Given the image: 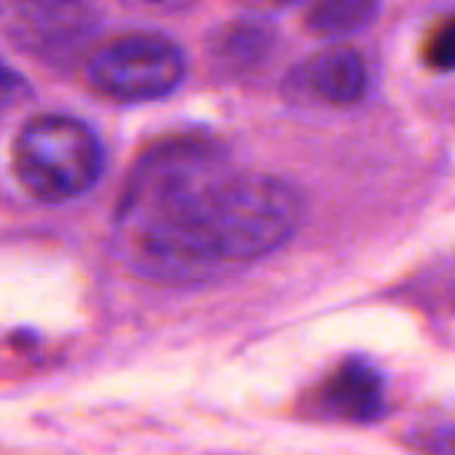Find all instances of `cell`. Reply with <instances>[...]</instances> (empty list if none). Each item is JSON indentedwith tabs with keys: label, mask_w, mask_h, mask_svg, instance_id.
<instances>
[{
	"label": "cell",
	"mask_w": 455,
	"mask_h": 455,
	"mask_svg": "<svg viewBox=\"0 0 455 455\" xmlns=\"http://www.w3.org/2000/svg\"><path fill=\"white\" fill-rule=\"evenodd\" d=\"M300 222L303 201L290 182L234 169L217 142L201 137H172L140 156L116 212L126 260L158 282L260 260Z\"/></svg>",
	"instance_id": "obj_1"
},
{
	"label": "cell",
	"mask_w": 455,
	"mask_h": 455,
	"mask_svg": "<svg viewBox=\"0 0 455 455\" xmlns=\"http://www.w3.org/2000/svg\"><path fill=\"white\" fill-rule=\"evenodd\" d=\"M105 153L94 132L70 116H38L14 142V172L41 201H70L102 177Z\"/></svg>",
	"instance_id": "obj_2"
},
{
	"label": "cell",
	"mask_w": 455,
	"mask_h": 455,
	"mask_svg": "<svg viewBox=\"0 0 455 455\" xmlns=\"http://www.w3.org/2000/svg\"><path fill=\"white\" fill-rule=\"evenodd\" d=\"M185 78L180 46L158 33H126L92 52L86 81L116 102H150L172 94Z\"/></svg>",
	"instance_id": "obj_3"
},
{
	"label": "cell",
	"mask_w": 455,
	"mask_h": 455,
	"mask_svg": "<svg viewBox=\"0 0 455 455\" xmlns=\"http://www.w3.org/2000/svg\"><path fill=\"white\" fill-rule=\"evenodd\" d=\"M97 28L89 0H0V36L49 65L73 62Z\"/></svg>",
	"instance_id": "obj_4"
},
{
	"label": "cell",
	"mask_w": 455,
	"mask_h": 455,
	"mask_svg": "<svg viewBox=\"0 0 455 455\" xmlns=\"http://www.w3.org/2000/svg\"><path fill=\"white\" fill-rule=\"evenodd\" d=\"M322 402L338 418L367 423L386 410V380L370 362L348 359L324 383Z\"/></svg>",
	"instance_id": "obj_5"
},
{
	"label": "cell",
	"mask_w": 455,
	"mask_h": 455,
	"mask_svg": "<svg viewBox=\"0 0 455 455\" xmlns=\"http://www.w3.org/2000/svg\"><path fill=\"white\" fill-rule=\"evenodd\" d=\"M306 89L327 105H354L367 92V62L348 46H330L303 65Z\"/></svg>",
	"instance_id": "obj_6"
},
{
	"label": "cell",
	"mask_w": 455,
	"mask_h": 455,
	"mask_svg": "<svg viewBox=\"0 0 455 455\" xmlns=\"http://www.w3.org/2000/svg\"><path fill=\"white\" fill-rule=\"evenodd\" d=\"M271 49H274V33L260 22H231L214 36L209 46L212 57L220 65L234 70H247L252 65H260Z\"/></svg>",
	"instance_id": "obj_7"
},
{
	"label": "cell",
	"mask_w": 455,
	"mask_h": 455,
	"mask_svg": "<svg viewBox=\"0 0 455 455\" xmlns=\"http://www.w3.org/2000/svg\"><path fill=\"white\" fill-rule=\"evenodd\" d=\"M378 0H314L306 25L319 38H348L378 20Z\"/></svg>",
	"instance_id": "obj_8"
},
{
	"label": "cell",
	"mask_w": 455,
	"mask_h": 455,
	"mask_svg": "<svg viewBox=\"0 0 455 455\" xmlns=\"http://www.w3.org/2000/svg\"><path fill=\"white\" fill-rule=\"evenodd\" d=\"M423 62L436 73H455V14L431 28L423 41Z\"/></svg>",
	"instance_id": "obj_9"
},
{
	"label": "cell",
	"mask_w": 455,
	"mask_h": 455,
	"mask_svg": "<svg viewBox=\"0 0 455 455\" xmlns=\"http://www.w3.org/2000/svg\"><path fill=\"white\" fill-rule=\"evenodd\" d=\"M126 12L142 14V17H174L188 9H193L198 0H121Z\"/></svg>",
	"instance_id": "obj_10"
},
{
	"label": "cell",
	"mask_w": 455,
	"mask_h": 455,
	"mask_svg": "<svg viewBox=\"0 0 455 455\" xmlns=\"http://www.w3.org/2000/svg\"><path fill=\"white\" fill-rule=\"evenodd\" d=\"M426 447L431 455H455V423L431 431L426 436Z\"/></svg>",
	"instance_id": "obj_11"
},
{
	"label": "cell",
	"mask_w": 455,
	"mask_h": 455,
	"mask_svg": "<svg viewBox=\"0 0 455 455\" xmlns=\"http://www.w3.org/2000/svg\"><path fill=\"white\" fill-rule=\"evenodd\" d=\"M20 89H25L22 81H20L4 62H0V113H4V110L17 100Z\"/></svg>",
	"instance_id": "obj_12"
},
{
	"label": "cell",
	"mask_w": 455,
	"mask_h": 455,
	"mask_svg": "<svg viewBox=\"0 0 455 455\" xmlns=\"http://www.w3.org/2000/svg\"><path fill=\"white\" fill-rule=\"evenodd\" d=\"M244 4L252 9H260V12H282V9L300 4V0H244Z\"/></svg>",
	"instance_id": "obj_13"
}]
</instances>
